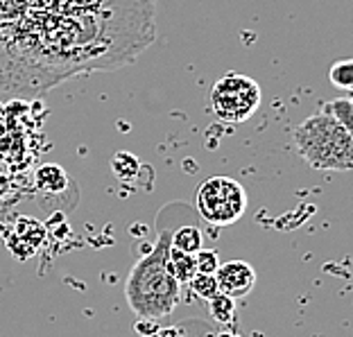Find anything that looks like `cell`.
Wrapping results in <instances>:
<instances>
[{"instance_id":"obj_11","label":"cell","mask_w":353,"mask_h":337,"mask_svg":"<svg viewBox=\"0 0 353 337\" xmlns=\"http://www.w3.org/2000/svg\"><path fill=\"white\" fill-rule=\"evenodd\" d=\"M328 77H331V82L338 86V88H344V91H349V88H353V61L351 59H342V61H335L331 66V73H328Z\"/></svg>"},{"instance_id":"obj_3","label":"cell","mask_w":353,"mask_h":337,"mask_svg":"<svg viewBox=\"0 0 353 337\" xmlns=\"http://www.w3.org/2000/svg\"><path fill=\"white\" fill-rule=\"evenodd\" d=\"M213 116L224 125H240L261 107V86L252 77L229 73L213 84L208 95Z\"/></svg>"},{"instance_id":"obj_9","label":"cell","mask_w":353,"mask_h":337,"mask_svg":"<svg viewBox=\"0 0 353 337\" xmlns=\"http://www.w3.org/2000/svg\"><path fill=\"white\" fill-rule=\"evenodd\" d=\"M208 306H211V315L218 319L220 324H229L231 319H234L236 306H234V299H231V296L218 292L213 299H208Z\"/></svg>"},{"instance_id":"obj_8","label":"cell","mask_w":353,"mask_h":337,"mask_svg":"<svg viewBox=\"0 0 353 337\" xmlns=\"http://www.w3.org/2000/svg\"><path fill=\"white\" fill-rule=\"evenodd\" d=\"M170 245L183 254H197L204 245V236L197 227H181L170 236Z\"/></svg>"},{"instance_id":"obj_4","label":"cell","mask_w":353,"mask_h":337,"mask_svg":"<svg viewBox=\"0 0 353 337\" xmlns=\"http://www.w3.org/2000/svg\"><path fill=\"white\" fill-rule=\"evenodd\" d=\"M247 192L231 176H211L197 190V211L213 227H229L245 215Z\"/></svg>"},{"instance_id":"obj_5","label":"cell","mask_w":353,"mask_h":337,"mask_svg":"<svg viewBox=\"0 0 353 337\" xmlns=\"http://www.w3.org/2000/svg\"><path fill=\"white\" fill-rule=\"evenodd\" d=\"M215 283L218 290L231 299H245L256 285V272L245 261H229L215 269Z\"/></svg>"},{"instance_id":"obj_7","label":"cell","mask_w":353,"mask_h":337,"mask_svg":"<svg viewBox=\"0 0 353 337\" xmlns=\"http://www.w3.org/2000/svg\"><path fill=\"white\" fill-rule=\"evenodd\" d=\"M37 188L46 192V195H54V192H61L66 188V172L61 170L59 165H43L41 170L37 172Z\"/></svg>"},{"instance_id":"obj_14","label":"cell","mask_w":353,"mask_h":337,"mask_svg":"<svg viewBox=\"0 0 353 337\" xmlns=\"http://www.w3.org/2000/svg\"><path fill=\"white\" fill-rule=\"evenodd\" d=\"M152 337H183L179 331H170V328H168V331H161V333H157V335H152Z\"/></svg>"},{"instance_id":"obj_10","label":"cell","mask_w":353,"mask_h":337,"mask_svg":"<svg viewBox=\"0 0 353 337\" xmlns=\"http://www.w3.org/2000/svg\"><path fill=\"white\" fill-rule=\"evenodd\" d=\"M188 283L192 287V292H195L199 299H204V301L213 299V296L220 292L218 283H215V274H199V272H197V274L192 276Z\"/></svg>"},{"instance_id":"obj_12","label":"cell","mask_w":353,"mask_h":337,"mask_svg":"<svg viewBox=\"0 0 353 337\" xmlns=\"http://www.w3.org/2000/svg\"><path fill=\"white\" fill-rule=\"evenodd\" d=\"M351 109H353L351 100H335V102H328L322 111L328 116H333L335 120H340L344 127H349L351 130Z\"/></svg>"},{"instance_id":"obj_13","label":"cell","mask_w":353,"mask_h":337,"mask_svg":"<svg viewBox=\"0 0 353 337\" xmlns=\"http://www.w3.org/2000/svg\"><path fill=\"white\" fill-rule=\"evenodd\" d=\"M195 265H197L199 274H215V269L220 267L218 254H215L213 249H199L195 254Z\"/></svg>"},{"instance_id":"obj_1","label":"cell","mask_w":353,"mask_h":337,"mask_svg":"<svg viewBox=\"0 0 353 337\" xmlns=\"http://www.w3.org/2000/svg\"><path fill=\"white\" fill-rule=\"evenodd\" d=\"M168 247L170 236L165 234L154 249L136 261L127 278V303L141 319H161L170 315L179 303L181 283L168 269Z\"/></svg>"},{"instance_id":"obj_2","label":"cell","mask_w":353,"mask_h":337,"mask_svg":"<svg viewBox=\"0 0 353 337\" xmlns=\"http://www.w3.org/2000/svg\"><path fill=\"white\" fill-rule=\"evenodd\" d=\"M294 145L306 163L317 170L347 172L353 165L351 130L324 111L312 114L296 127Z\"/></svg>"},{"instance_id":"obj_6","label":"cell","mask_w":353,"mask_h":337,"mask_svg":"<svg viewBox=\"0 0 353 337\" xmlns=\"http://www.w3.org/2000/svg\"><path fill=\"white\" fill-rule=\"evenodd\" d=\"M168 269L170 274L179 280V283H188V280L197 274V265H195V254H183L179 249H174L170 245L168 247Z\"/></svg>"}]
</instances>
